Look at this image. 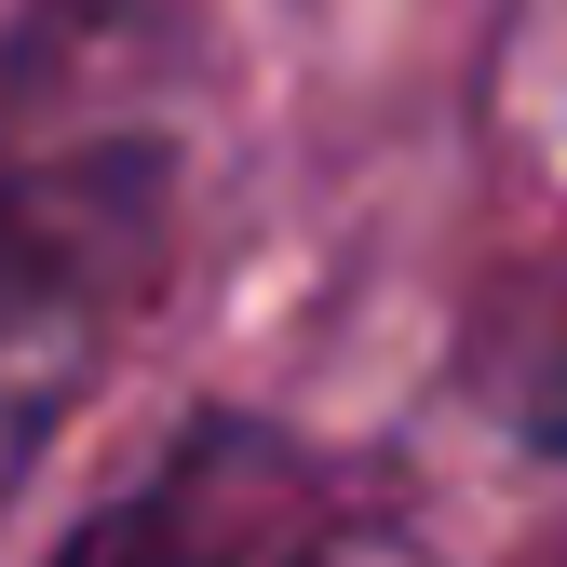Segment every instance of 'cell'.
Here are the masks:
<instances>
[{"mask_svg": "<svg viewBox=\"0 0 567 567\" xmlns=\"http://www.w3.org/2000/svg\"><path fill=\"white\" fill-rule=\"evenodd\" d=\"M257 567H433L419 540H392V527H298L284 554H257Z\"/></svg>", "mask_w": 567, "mask_h": 567, "instance_id": "cell-3", "label": "cell"}, {"mask_svg": "<svg viewBox=\"0 0 567 567\" xmlns=\"http://www.w3.org/2000/svg\"><path fill=\"white\" fill-rule=\"evenodd\" d=\"M298 540V460L257 419H189V433L68 527L54 567H257Z\"/></svg>", "mask_w": 567, "mask_h": 567, "instance_id": "cell-2", "label": "cell"}, {"mask_svg": "<svg viewBox=\"0 0 567 567\" xmlns=\"http://www.w3.org/2000/svg\"><path fill=\"white\" fill-rule=\"evenodd\" d=\"M176 244V122L163 54L109 0L54 14L0 54V514L109 379Z\"/></svg>", "mask_w": 567, "mask_h": 567, "instance_id": "cell-1", "label": "cell"}]
</instances>
